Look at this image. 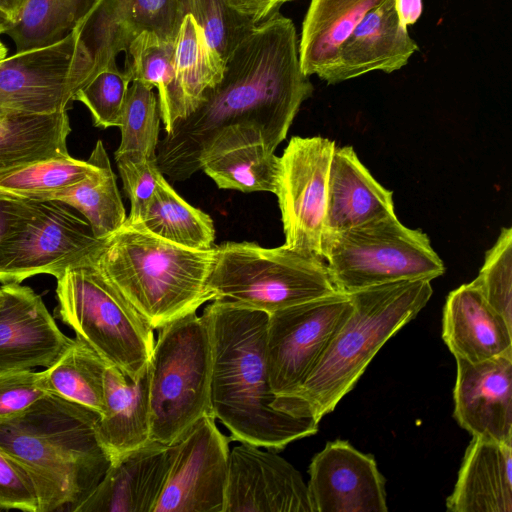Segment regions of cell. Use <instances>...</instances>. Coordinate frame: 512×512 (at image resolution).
Returning a JSON list of instances; mask_svg holds the SVG:
<instances>
[{"mask_svg": "<svg viewBox=\"0 0 512 512\" xmlns=\"http://www.w3.org/2000/svg\"><path fill=\"white\" fill-rule=\"evenodd\" d=\"M71 126L67 111L0 115V174L16 167L66 155Z\"/></svg>", "mask_w": 512, "mask_h": 512, "instance_id": "obj_29", "label": "cell"}, {"mask_svg": "<svg viewBox=\"0 0 512 512\" xmlns=\"http://www.w3.org/2000/svg\"><path fill=\"white\" fill-rule=\"evenodd\" d=\"M174 42L165 41L155 33L144 31L128 46L125 72L131 82L139 81L158 90L160 116L168 106L174 83Z\"/></svg>", "mask_w": 512, "mask_h": 512, "instance_id": "obj_36", "label": "cell"}, {"mask_svg": "<svg viewBox=\"0 0 512 512\" xmlns=\"http://www.w3.org/2000/svg\"><path fill=\"white\" fill-rule=\"evenodd\" d=\"M384 0H311L302 23L299 59L306 76L321 73L365 15Z\"/></svg>", "mask_w": 512, "mask_h": 512, "instance_id": "obj_27", "label": "cell"}, {"mask_svg": "<svg viewBox=\"0 0 512 512\" xmlns=\"http://www.w3.org/2000/svg\"><path fill=\"white\" fill-rule=\"evenodd\" d=\"M57 317L108 365L131 378L151 357L153 329L89 256L57 277Z\"/></svg>", "mask_w": 512, "mask_h": 512, "instance_id": "obj_8", "label": "cell"}, {"mask_svg": "<svg viewBox=\"0 0 512 512\" xmlns=\"http://www.w3.org/2000/svg\"><path fill=\"white\" fill-rule=\"evenodd\" d=\"M208 288L213 300L267 314L337 292L324 259L247 241L213 247Z\"/></svg>", "mask_w": 512, "mask_h": 512, "instance_id": "obj_6", "label": "cell"}, {"mask_svg": "<svg viewBox=\"0 0 512 512\" xmlns=\"http://www.w3.org/2000/svg\"><path fill=\"white\" fill-rule=\"evenodd\" d=\"M454 418L472 437L512 444V352L471 363L456 359Z\"/></svg>", "mask_w": 512, "mask_h": 512, "instance_id": "obj_18", "label": "cell"}, {"mask_svg": "<svg viewBox=\"0 0 512 512\" xmlns=\"http://www.w3.org/2000/svg\"><path fill=\"white\" fill-rule=\"evenodd\" d=\"M431 281L402 280L348 294L352 310L301 385L273 406L316 421L356 385L381 347L425 307Z\"/></svg>", "mask_w": 512, "mask_h": 512, "instance_id": "obj_4", "label": "cell"}, {"mask_svg": "<svg viewBox=\"0 0 512 512\" xmlns=\"http://www.w3.org/2000/svg\"><path fill=\"white\" fill-rule=\"evenodd\" d=\"M123 189L130 201L126 223L139 224L164 178L157 159L137 153L114 154Z\"/></svg>", "mask_w": 512, "mask_h": 512, "instance_id": "obj_40", "label": "cell"}, {"mask_svg": "<svg viewBox=\"0 0 512 512\" xmlns=\"http://www.w3.org/2000/svg\"><path fill=\"white\" fill-rule=\"evenodd\" d=\"M201 169L220 189L275 194L279 157L262 143H248L210 155Z\"/></svg>", "mask_w": 512, "mask_h": 512, "instance_id": "obj_32", "label": "cell"}, {"mask_svg": "<svg viewBox=\"0 0 512 512\" xmlns=\"http://www.w3.org/2000/svg\"><path fill=\"white\" fill-rule=\"evenodd\" d=\"M316 512H387L385 479L374 457L349 442L326 443L308 469Z\"/></svg>", "mask_w": 512, "mask_h": 512, "instance_id": "obj_17", "label": "cell"}, {"mask_svg": "<svg viewBox=\"0 0 512 512\" xmlns=\"http://www.w3.org/2000/svg\"><path fill=\"white\" fill-rule=\"evenodd\" d=\"M213 247L186 248L125 222L89 258L158 330L213 301L208 288Z\"/></svg>", "mask_w": 512, "mask_h": 512, "instance_id": "obj_5", "label": "cell"}, {"mask_svg": "<svg viewBox=\"0 0 512 512\" xmlns=\"http://www.w3.org/2000/svg\"><path fill=\"white\" fill-rule=\"evenodd\" d=\"M138 225L164 240L190 249H210L215 239L212 218L186 202L165 177Z\"/></svg>", "mask_w": 512, "mask_h": 512, "instance_id": "obj_31", "label": "cell"}, {"mask_svg": "<svg viewBox=\"0 0 512 512\" xmlns=\"http://www.w3.org/2000/svg\"><path fill=\"white\" fill-rule=\"evenodd\" d=\"M4 291H5V288H4V285H2L0 287V302H1L2 298H3V296H4Z\"/></svg>", "mask_w": 512, "mask_h": 512, "instance_id": "obj_49", "label": "cell"}, {"mask_svg": "<svg viewBox=\"0 0 512 512\" xmlns=\"http://www.w3.org/2000/svg\"><path fill=\"white\" fill-rule=\"evenodd\" d=\"M88 161L96 167L88 177L67 188L35 196L32 200H53L69 205L84 216L94 236L103 240L124 225L127 215L101 140L97 141Z\"/></svg>", "mask_w": 512, "mask_h": 512, "instance_id": "obj_28", "label": "cell"}, {"mask_svg": "<svg viewBox=\"0 0 512 512\" xmlns=\"http://www.w3.org/2000/svg\"><path fill=\"white\" fill-rule=\"evenodd\" d=\"M442 338L455 359L471 363L512 352V326L487 304L471 282L448 294Z\"/></svg>", "mask_w": 512, "mask_h": 512, "instance_id": "obj_23", "label": "cell"}, {"mask_svg": "<svg viewBox=\"0 0 512 512\" xmlns=\"http://www.w3.org/2000/svg\"><path fill=\"white\" fill-rule=\"evenodd\" d=\"M7 112H12V111H9V110H4V109H0V115L2 114H5ZM14 112V111H13Z\"/></svg>", "mask_w": 512, "mask_h": 512, "instance_id": "obj_50", "label": "cell"}, {"mask_svg": "<svg viewBox=\"0 0 512 512\" xmlns=\"http://www.w3.org/2000/svg\"><path fill=\"white\" fill-rule=\"evenodd\" d=\"M230 449L223 512H316L301 473L276 451Z\"/></svg>", "mask_w": 512, "mask_h": 512, "instance_id": "obj_16", "label": "cell"}, {"mask_svg": "<svg viewBox=\"0 0 512 512\" xmlns=\"http://www.w3.org/2000/svg\"><path fill=\"white\" fill-rule=\"evenodd\" d=\"M27 1L28 0H0V9L10 17L14 24L20 17Z\"/></svg>", "mask_w": 512, "mask_h": 512, "instance_id": "obj_46", "label": "cell"}, {"mask_svg": "<svg viewBox=\"0 0 512 512\" xmlns=\"http://www.w3.org/2000/svg\"><path fill=\"white\" fill-rule=\"evenodd\" d=\"M417 50L408 28L399 22L394 0H384L354 28L319 78L336 84L374 71L391 73L404 67Z\"/></svg>", "mask_w": 512, "mask_h": 512, "instance_id": "obj_20", "label": "cell"}, {"mask_svg": "<svg viewBox=\"0 0 512 512\" xmlns=\"http://www.w3.org/2000/svg\"><path fill=\"white\" fill-rule=\"evenodd\" d=\"M106 362L83 340L71 338L60 356L39 372V383L52 394L99 413L104 409Z\"/></svg>", "mask_w": 512, "mask_h": 512, "instance_id": "obj_30", "label": "cell"}, {"mask_svg": "<svg viewBox=\"0 0 512 512\" xmlns=\"http://www.w3.org/2000/svg\"><path fill=\"white\" fill-rule=\"evenodd\" d=\"M95 165L69 154L37 160L0 174V191L32 199L72 186L94 172Z\"/></svg>", "mask_w": 512, "mask_h": 512, "instance_id": "obj_34", "label": "cell"}, {"mask_svg": "<svg viewBox=\"0 0 512 512\" xmlns=\"http://www.w3.org/2000/svg\"><path fill=\"white\" fill-rule=\"evenodd\" d=\"M91 79L75 30L64 39L0 60V109L25 114L67 111Z\"/></svg>", "mask_w": 512, "mask_h": 512, "instance_id": "obj_11", "label": "cell"}, {"mask_svg": "<svg viewBox=\"0 0 512 512\" xmlns=\"http://www.w3.org/2000/svg\"><path fill=\"white\" fill-rule=\"evenodd\" d=\"M446 508L512 512V444L472 437Z\"/></svg>", "mask_w": 512, "mask_h": 512, "instance_id": "obj_24", "label": "cell"}, {"mask_svg": "<svg viewBox=\"0 0 512 512\" xmlns=\"http://www.w3.org/2000/svg\"><path fill=\"white\" fill-rule=\"evenodd\" d=\"M174 451L175 443L150 440L120 457L74 512H153Z\"/></svg>", "mask_w": 512, "mask_h": 512, "instance_id": "obj_21", "label": "cell"}, {"mask_svg": "<svg viewBox=\"0 0 512 512\" xmlns=\"http://www.w3.org/2000/svg\"><path fill=\"white\" fill-rule=\"evenodd\" d=\"M394 213L393 192L371 175L353 147H335L328 175L323 237Z\"/></svg>", "mask_w": 512, "mask_h": 512, "instance_id": "obj_22", "label": "cell"}, {"mask_svg": "<svg viewBox=\"0 0 512 512\" xmlns=\"http://www.w3.org/2000/svg\"><path fill=\"white\" fill-rule=\"evenodd\" d=\"M30 216L0 247V282L21 283L38 274L55 278L80 263L103 242L69 205L36 200Z\"/></svg>", "mask_w": 512, "mask_h": 512, "instance_id": "obj_10", "label": "cell"}, {"mask_svg": "<svg viewBox=\"0 0 512 512\" xmlns=\"http://www.w3.org/2000/svg\"><path fill=\"white\" fill-rule=\"evenodd\" d=\"M312 92L294 23L276 11L234 48L218 83L159 140L160 171L184 181L221 150L262 143L274 152Z\"/></svg>", "mask_w": 512, "mask_h": 512, "instance_id": "obj_1", "label": "cell"}, {"mask_svg": "<svg viewBox=\"0 0 512 512\" xmlns=\"http://www.w3.org/2000/svg\"><path fill=\"white\" fill-rule=\"evenodd\" d=\"M394 8L402 26L415 24L423 11L422 0H394Z\"/></svg>", "mask_w": 512, "mask_h": 512, "instance_id": "obj_45", "label": "cell"}, {"mask_svg": "<svg viewBox=\"0 0 512 512\" xmlns=\"http://www.w3.org/2000/svg\"><path fill=\"white\" fill-rule=\"evenodd\" d=\"M0 509L38 512L34 485L14 460L0 449Z\"/></svg>", "mask_w": 512, "mask_h": 512, "instance_id": "obj_42", "label": "cell"}, {"mask_svg": "<svg viewBox=\"0 0 512 512\" xmlns=\"http://www.w3.org/2000/svg\"><path fill=\"white\" fill-rule=\"evenodd\" d=\"M185 14L182 0H98L74 29L90 63L91 79L117 65V56L144 31L174 42Z\"/></svg>", "mask_w": 512, "mask_h": 512, "instance_id": "obj_15", "label": "cell"}, {"mask_svg": "<svg viewBox=\"0 0 512 512\" xmlns=\"http://www.w3.org/2000/svg\"><path fill=\"white\" fill-rule=\"evenodd\" d=\"M210 336V414L234 441L282 451L314 435L319 422L276 409L268 373V314L213 300L202 313Z\"/></svg>", "mask_w": 512, "mask_h": 512, "instance_id": "obj_2", "label": "cell"}, {"mask_svg": "<svg viewBox=\"0 0 512 512\" xmlns=\"http://www.w3.org/2000/svg\"><path fill=\"white\" fill-rule=\"evenodd\" d=\"M45 394L39 372L0 370V422L18 416Z\"/></svg>", "mask_w": 512, "mask_h": 512, "instance_id": "obj_41", "label": "cell"}, {"mask_svg": "<svg viewBox=\"0 0 512 512\" xmlns=\"http://www.w3.org/2000/svg\"><path fill=\"white\" fill-rule=\"evenodd\" d=\"M197 311L159 328L147 364L150 438L172 445L210 414L211 344Z\"/></svg>", "mask_w": 512, "mask_h": 512, "instance_id": "obj_7", "label": "cell"}, {"mask_svg": "<svg viewBox=\"0 0 512 512\" xmlns=\"http://www.w3.org/2000/svg\"><path fill=\"white\" fill-rule=\"evenodd\" d=\"M98 418L90 408L45 394L0 422V449L31 479L38 512H74L105 475L111 460L98 438Z\"/></svg>", "mask_w": 512, "mask_h": 512, "instance_id": "obj_3", "label": "cell"}, {"mask_svg": "<svg viewBox=\"0 0 512 512\" xmlns=\"http://www.w3.org/2000/svg\"><path fill=\"white\" fill-rule=\"evenodd\" d=\"M487 304L512 326V229L502 228L471 282Z\"/></svg>", "mask_w": 512, "mask_h": 512, "instance_id": "obj_38", "label": "cell"}, {"mask_svg": "<svg viewBox=\"0 0 512 512\" xmlns=\"http://www.w3.org/2000/svg\"><path fill=\"white\" fill-rule=\"evenodd\" d=\"M12 25L13 21L4 11L0 9V34H6Z\"/></svg>", "mask_w": 512, "mask_h": 512, "instance_id": "obj_47", "label": "cell"}, {"mask_svg": "<svg viewBox=\"0 0 512 512\" xmlns=\"http://www.w3.org/2000/svg\"><path fill=\"white\" fill-rule=\"evenodd\" d=\"M335 142L321 136H293L281 157L275 195L284 245L322 257L328 175Z\"/></svg>", "mask_w": 512, "mask_h": 512, "instance_id": "obj_13", "label": "cell"}, {"mask_svg": "<svg viewBox=\"0 0 512 512\" xmlns=\"http://www.w3.org/2000/svg\"><path fill=\"white\" fill-rule=\"evenodd\" d=\"M322 257L334 288L344 294L402 280L432 281L445 271L428 236L403 225L395 213L325 235Z\"/></svg>", "mask_w": 512, "mask_h": 512, "instance_id": "obj_9", "label": "cell"}, {"mask_svg": "<svg viewBox=\"0 0 512 512\" xmlns=\"http://www.w3.org/2000/svg\"><path fill=\"white\" fill-rule=\"evenodd\" d=\"M160 110L153 88L139 81L129 85L120 124L121 141L115 154L137 153L156 158Z\"/></svg>", "mask_w": 512, "mask_h": 512, "instance_id": "obj_35", "label": "cell"}, {"mask_svg": "<svg viewBox=\"0 0 512 512\" xmlns=\"http://www.w3.org/2000/svg\"><path fill=\"white\" fill-rule=\"evenodd\" d=\"M131 79L117 65L99 71L75 95L91 113L96 127H120L124 103Z\"/></svg>", "mask_w": 512, "mask_h": 512, "instance_id": "obj_39", "label": "cell"}, {"mask_svg": "<svg viewBox=\"0 0 512 512\" xmlns=\"http://www.w3.org/2000/svg\"><path fill=\"white\" fill-rule=\"evenodd\" d=\"M7 56V48L6 46L0 41V60L4 59Z\"/></svg>", "mask_w": 512, "mask_h": 512, "instance_id": "obj_48", "label": "cell"}, {"mask_svg": "<svg viewBox=\"0 0 512 512\" xmlns=\"http://www.w3.org/2000/svg\"><path fill=\"white\" fill-rule=\"evenodd\" d=\"M0 302V370L47 368L71 341L40 295L20 283L3 284Z\"/></svg>", "mask_w": 512, "mask_h": 512, "instance_id": "obj_19", "label": "cell"}, {"mask_svg": "<svg viewBox=\"0 0 512 512\" xmlns=\"http://www.w3.org/2000/svg\"><path fill=\"white\" fill-rule=\"evenodd\" d=\"M182 3L185 13L194 17L208 44L224 62L257 25L231 9L225 0H182Z\"/></svg>", "mask_w": 512, "mask_h": 512, "instance_id": "obj_37", "label": "cell"}, {"mask_svg": "<svg viewBox=\"0 0 512 512\" xmlns=\"http://www.w3.org/2000/svg\"><path fill=\"white\" fill-rule=\"evenodd\" d=\"M288 1H292V0H282V4L285 2H288Z\"/></svg>", "mask_w": 512, "mask_h": 512, "instance_id": "obj_51", "label": "cell"}, {"mask_svg": "<svg viewBox=\"0 0 512 512\" xmlns=\"http://www.w3.org/2000/svg\"><path fill=\"white\" fill-rule=\"evenodd\" d=\"M98 0H28L6 34L16 52L40 48L64 39Z\"/></svg>", "mask_w": 512, "mask_h": 512, "instance_id": "obj_33", "label": "cell"}, {"mask_svg": "<svg viewBox=\"0 0 512 512\" xmlns=\"http://www.w3.org/2000/svg\"><path fill=\"white\" fill-rule=\"evenodd\" d=\"M97 434L111 463L151 440L147 367L131 378L106 365L104 409L97 421Z\"/></svg>", "mask_w": 512, "mask_h": 512, "instance_id": "obj_25", "label": "cell"}, {"mask_svg": "<svg viewBox=\"0 0 512 512\" xmlns=\"http://www.w3.org/2000/svg\"><path fill=\"white\" fill-rule=\"evenodd\" d=\"M175 77L168 106L161 116L165 132L189 115L203 94L221 79L225 62L210 47L194 17L185 14L174 41Z\"/></svg>", "mask_w": 512, "mask_h": 512, "instance_id": "obj_26", "label": "cell"}, {"mask_svg": "<svg viewBox=\"0 0 512 512\" xmlns=\"http://www.w3.org/2000/svg\"><path fill=\"white\" fill-rule=\"evenodd\" d=\"M234 11L252 19L257 24L263 22L282 5V0H225Z\"/></svg>", "mask_w": 512, "mask_h": 512, "instance_id": "obj_44", "label": "cell"}, {"mask_svg": "<svg viewBox=\"0 0 512 512\" xmlns=\"http://www.w3.org/2000/svg\"><path fill=\"white\" fill-rule=\"evenodd\" d=\"M37 201L0 191V247L14 230L32 214Z\"/></svg>", "mask_w": 512, "mask_h": 512, "instance_id": "obj_43", "label": "cell"}, {"mask_svg": "<svg viewBox=\"0 0 512 512\" xmlns=\"http://www.w3.org/2000/svg\"><path fill=\"white\" fill-rule=\"evenodd\" d=\"M215 421L204 415L175 443L153 512H223L231 438Z\"/></svg>", "mask_w": 512, "mask_h": 512, "instance_id": "obj_14", "label": "cell"}, {"mask_svg": "<svg viewBox=\"0 0 512 512\" xmlns=\"http://www.w3.org/2000/svg\"><path fill=\"white\" fill-rule=\"evenodd\" d=\"M351 310L349 295L335 292L268 314L266 357L277 398L301 385Z\"/></svg>", "mask_w": 512, "mask_h": 512, "instance_id": "obj_12", "label": "cell"}]
</instances>
